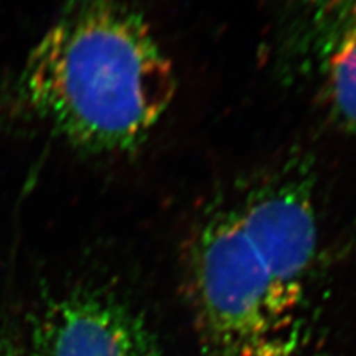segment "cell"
Instances as JSON below:
<instances>
[{
    "label": "cell",
    "mask_w": 356,
    "mask_h": 356,
    "mask_svg": "<svg viewBox=\"0 0 356 356\" xmlns=\"http://www.w3.org/2000/svg\"><path fill=\"white\" fill-rule=\"evenodd\" d=\"M318 247L315 177L302 158L243 178L211 200L183 255L200 356H297Z\"/></svg>",
    "instance_id": "cell-1"
},
{
    "label": "cell",
    "mask_w": 356,
    "mask_h": 356,
    "mask_svg": "<svg viewBox=\"0 0 356 356\" xmlns=\"http://www.w3.org/2000/svg\"><path fill=\"white\" fill-rule=\"evenodd\" d=\"M177 73L131 0H63L0 83V120L92 158L137 152L170 110Z\"/></svg>",
    "instance_id": "cell-2"
},
{
    "label": "cell",
    "mask_w": 356,
    "mask_h": 356,
    "mask_svg": "<svg viewBox=\"0 0 356 356\" xmlns=\"http://www.w3.org/2000/svg\"><path fill=\"white\" fill-rule=\"evenodd\" d=\"M288 51L328 118L356 131V0H297Z\"/></svg>",
    "instance_id": "cell-3"
},
{
    "label": "cell",
    "mask_w": 356,
    "mask_h": 356,
    "mask_svg": "<svg viewBox=\"0 0 356 356\" xmlns=\"http://www.w3.org/2000/svg\"><path fill=\"white\" fill-rule=\"evenodd\" d=\"M33 356H163L146 321L106 296L72 297L43 321Z\"/></svg>",
    "instance_id": "cell-4"
},
{
    "label": "cell",
    "mask_w": 356,
    "mask_h": 356,
    "mask_svg": "<svg viewBox=\"0 0 356 356\" xmlns=\"http://www.w3.org/2000/svg\"><path fill=\"white\" fill-rule=\"evenodd\" d=\"M0 356H9L8 353H3V352H0Z\"/></svg>",
    "instance_id": "cell-5"
}]
</instances>
